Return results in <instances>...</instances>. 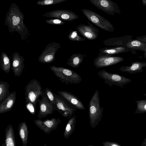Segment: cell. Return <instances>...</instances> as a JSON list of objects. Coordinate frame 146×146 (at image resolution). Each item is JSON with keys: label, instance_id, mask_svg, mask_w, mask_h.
<instances>
[{"label": "cell", "instance_id": "34", "mask_svg": "<svg viewBox=\"0 0 146 146\" xmlns=\"http://www.w3.org/2000/svg\"><path fill=\"white\" fill-rule=\"evenodd\" d=\"M102 144L104 146H121L119 143L109 141L103 142Z\"/></svg>", "mask_w": 146, "mask_h": 146}, {"label": "cell", "instance_id": "36", "mask_svg": "<svg viewBox=\"0 0 146 146\" xmlns=\"http://www.w3.org/2000/svg\"><path fill=\"white\" fill-rule=\"evenodd\" d=\"M141 146H146V138H145L142 142Z\"/></svg>", "mask_w": 146, "mask_h": 146}, {"label": "cell", "instance_id": "9", "mask_svg": "<svg viewBox=\"0 0 146 146\" xmlns=\"http://www.w3.org/2000/svg\"><path fill=\"white\" fill-rule=\"evenodd\" d=\"M58 112L64 117L69 119L78 109L68 103L60 95L54 94Z\"/></svg>", "mask_w": 146, "mask_h": 146}, {"label": "cell", "instance_id": "13", "mask_svg": "<svg viewBox=\"0 0 146 146\" xmlns=\"http://www.w3.org/2000/svg\"><path fill=\"white\" fill-rule=\"evenodd\" d=\"M87 22L88 25L80 24L76 27L77 30L85 38L89 40L96 39L98 36L99 29L89 21Z\"/></svg>", "mask_w": 146, "mask_h": 146}, {"label": "cell", "instance_id": "2", "mask_svg": "<svg viewBox=\"0 0 146 146\" xmlns=\"http://www.w3.org/2000/svg\"><path fill=\"white\" fill-rule=\"evenodd\" d=\"M104 108L101 107L99 92L98 89L95 92L89 103L88 112L90 123L92 128H95L101 121Z\"/></svg>", "mask_w": 146, "mask_h": 146}, {"label": "cell", "instance_id": "30", "mask_svg": "<svg viewBox=\"0 0 146 146\" xmlns=\"http://www.w3.org/2000/svg\"><path fill=\"white\" fill-rule=\"evenodd\" d=\"M68 39L71 41L81 42L86 40L85 38L80 36L77 31L75 30L72 31L68 36Z\"/></svg>", "mask_w": 146, "mask_h": 146}, {"label": "cell", "instance_id": "37", "mask_svg": "<svg viewBox=\"0 0 146 146\" xmlns=\"http://www.w3.org/2000/svg\"><path fill=\"white\" fill-rule=\"evenodd\" d=\"M142 2L144 5H146V0H142Z\"/></svg>", "mask_w": 146, "mask_h": 146}, {"label": "cell", "instance_id": "18", "mask_svg": "<svg viewBox=\"0 0 146 146\" xmlns=\"http://www.w3.org/2000/svg\"><path fill=\"white\" fill-rule=\"evenodd\" d=\"M16 98V92L14 91L9 94L0 105V113H3L10 111L14 107Z\"/></svg>", "mask_w": 146, "mask_h": 146}, {"label": "cell", "instance_id": "31", "mask_svg": "<svg viewBox=\"0 0 146 146\" xmlns=\"http://www.w3.org/2000/svg\"><path fill=\"white\" fill-rule=\"evenodd\" d=\"M44 92L49 101L56 107L54 93L50 89L46 88L44 90Z\"/></svg>", "mask_w": 146, "mask_h": 146}, {"label": "cell", "instance_id": "12", "mask_svg": "<svg viewBox=\"0 0 146 146\" xmlns=\"http://www.w3.org/2000/svg\"><path fill=\"white\" fill-rule=\"evenodd\" d=\"M44 17L58 19L63 21H70L76 20L79 16L74 12L65 9H56L43 14Z\"/></svg>", "mask_w": 146, "mask_h": 146}, {"label": "cell", "instance_id": "24", "mask_svg": "<svg viewBox=\"0 0 146 146\" xmlns=\"http://www.w3.org/2000/svg\"><path fill=\"white\" fill-rule=\"evenodd\" d=\"M126 46L131 50H139L144 52L146 50V43L137 39H132L129 41Z\"/></svg>", "mask_w": 146, "mask_h": 146}, {"label": "cell", "instance_id": "39", "mask_svg": "<svg viewBox=\"0 0 146 146\" xmlns=\"http://www.w3.org/2000/svg\"><path fill=\"white\" fill-rule=\"evenodd\" d=\"M145 83L146 84V80H145Z\"/></svg>", "mask_w": 146, "mask_h": 146}, {"label": "cell", "instance_id": "29", "mask_svg": "<svg viewBox=\"0 0 146 146\" xmlns=\"http://www.w3.org/2000/svg\"><path fill=\"white\" fill-rule=\"evenodd\" d=\"M68 0H38L36 4L38 5L48 6L59 4Z\"/></svg>", "mask_w": 146, "mask_h": 146}, {"label": "cell", "instance_id": "25", "mask_svg": "<svg viewBox=\"0 0 146 146\" xmlns=\"http://www.w3.org/2000/svg\"><path fill=\"white\" fill-rule=\"evenodd\" d=\"M76 123V116L74 115L69 119L66 126L63 134L65 139H68L72 135L74 131Z\"/></svg>", "mask_w": 146, "mask_h": 146}, {"label": "cell", "instance_id": "8", "mask_svg": "<svg viewBox=\"0 0 146 146\" xmlns=\"http://www.w3.org/2000/svg\"><path fill=\"white\" fill-rule=\"evenodd\" d=\"M60 47V44L56 42L47 44L38 58V61L42 63H50L55 59V54Z\"/></svg>", "mask_w": 146, "mask_h": 146}, {"label": "cell", "instance_id": "21", "mask_svg": "<svg viewBox=\"0 0 146 146\" xmlns=\"http://www.w3.org/2000/svg\"><path fill=\"white\" fill-rule=\"evenodd\" d=\"M14 130L12 125H8L5 129V145L6 146H16Z\"/></svg>", "mask_w": 146, "mask_h": 146}, {"label": "cell", "instance_id": "10", "mask_svg": "<svg viewBox=\"0 0 146 146\" xmlns=\"http://www.w3.org/2000/svg\"><path fill=\"white\" fill-rule=\"evenodd\" d=\"M125 58L109 55H98L94 60V66L100 68L114 65L122 62Z\"/></svg>", "mask_w": 146, "mask_h": 146}, {"label": "cell", "instance_id": "7", "mask_svg": "<svg viewBox=\"0 0 146 146\" xmlns=\"http://www.w3.org/2000/svg\"><path fill=\"white\" fill-rule=\"evenodd\" d=\"M90 3L98 9L107 14L114 15L115 14H121L119 7L111 0H89Z\"/></svg>", "mask_w": 146, "mask_h": 146}, {"label": "cell", "instance_id": "6", "mask_svg": "<svg viewBox=\"0 0 146 146\" xmlns=\"http://www.w3.org/2000/svg\"><path fill=\"white\" fill-rule=\"evenodd\" d=\"M97 74L110 87L115 85L122 87L125 84L130 83L131 81L130 79L117 74L110 73L105 70L98 72Z\"/></svg>", "mask_w": 146, "mask_h": 146}, {"label": "cell", "instance_id": "1", "mask_svg": "<svg viewBox=\"0 0 146 146\" xmlns=\"http://www.w3.org/2000/svg\"><path fill=\"white\" fill-rule=\"evenodd\" d=\"M24 17L19 7L15 3H12L6 13L5 22L9 32H17L23 40L27 39L30 35L27 27L24 23Z\"/></svg>", "mask_w": 146, "mask_h": 146}, {"label": "cell", "instance_id": "28", "mask_svg": "<svg viewBox=\"0 0 146 146\" xmlns=\"http://www.w3.org/2000/svg\"><path fill=\"white\" fill-rule=\"evenodd\" d=\"M137 108L134 112L136 114H142L146 112V100H136Z\"/></svg>", "mask_w": 146, "mask_h": 146}, {"label": "cell", "instance_id": "20", "mask_svg": "<svg viewBox=\"0 0 146 146\" xmlns=\"http://www.w3.org/2000/svg\"><path fill=\"white\" fill-rule=\"evenodd\" d=\"M130 49L127 47L103 48L100 49L98 55H109L113 56L120 53L127 52Z\"/></svg>", "mask_w": 146, "mask_h": 146}, {"label": "cell", "instance_id": "22", "mask_svg": "<svg viewBox=\"0 0 146 146\" xmlns=\"http://www.w3.org/2000/svg\"><path fill=\"white\" fill-rule=\"evenodd\" d=\"M19 135L23 146H27L29 131L27 125L25 121L20 123L18 125Z\"/></svg>", "mask_w": 146, "mask_h": 146}, {"label": "cell", "instance_id": "15", "mask_svg": "<svg viewBox=\"0 0 146 146\" xmlns=\"http://www.w3.org/2000/svg\"><path fill=\"white\" fill-rule=\"evenodd\" d=\"M12 56V64L11 69L15 76L19 77L25 68V58L17 52H13Z\"/></svg>", "mask_w": 146, "mask_h": 146}, {"label": "cell", "instance_id": "32", "mask_svg": "<svg viewBox=\"0 0 146 146\" xmlns=\"http://www.w3.org/2000/svg\"><path fill=\"white\" fill-rule=\"evenodd\" d=\"M25 107L27 110L33 115H35L36 113V106L31 101H25Z\"/></svg>", "mask_w": 146, "mask_h": 146}, {"label": "cell", "instance_id": "27", "mask_svg": "<svg viewBox=\"0 0 146 146\" xmlns=\"http://www.w3.org/2000/svg\"><path fill=\"white\" fill-rule=\"evenodd\" d=\"M7 82L0 81V102L1 103L10 94L9 89L10 86Z\"/></svg>", "mask_w": 146, "mask_h": 146}, {"label": "cell", "instance_id": "3", "mask_svg": "<svg viewBox=\"0 0 146 146\" xmlns=\"http://www.w3.org/2000/svg\"><path fill=\"white\" fill-rule=\"evenodd\" d=\"M50 68L62 83L67 85L76 84L82 81L81 77L70 69L55 66H51Z\"/></svg>", "mask_w": 146, "mask_h": 146}, {"label": "cell", "instance_id": "26", "mask_svg": "<svg viewBox=\"0 0 146 146\" xmlns=\"http://www.w3.org/2000/svg\"><path fill=\"white\" fill-rule=\"evenodd\" d=\"M0 65L1 68L4 72L7 74L9 72L11 67L10 59L7 54L4 52L1 53Z\"/></svg>", "mask_w": 146, "mask_h": 146}, {"label": "cell", "instance_id": "4", "mask_svg": "<svg viewBox=\"0 0 146 146\" xmlns=\"http://www.w3.org/2000/svg\"><path fill=\"white\" fill-rule=\"evenodd\" d=\"M81 11L92 23L106 31L110 32L114 31V28L111 23L98 13L88 9H82Z\"/></svg>", "mask_w": 146, "mask_h": 146}, {"label": "cell", "instance_id": "19", "mask_svg": "<svg viewBox=\"0 0 146 146\" xmlns=\"http://www.w3.org/2000/svg\"><path fill=\"white\" fill-rule=\"evenodd\" d=\"M146 67V62H132L131 65L126 66H122L119 68L120 71L130 74L142 72L143 67Z\"/></svg>", "mask_w": 146, "mask_h": 146}, {"label": "cell", "instance_id": "16", "mask_svg": "<svg viewBox=\"0 0 146 146\" xmlns=\"http://www.w3.org/2000/svg\"><path fill=\"white\" fill-rule=\"evenodd\" d=\"M59 94L70 105L78 109L84 110L85 107L82 102L75 95L66 91H57Z\"/></svg>", "mask_w": 146, "mask_h": 146}, {"label": "cell", "instance_id": "5", "mask_svg": "<svg viewBox=\"0 0 146 146\" xmlns=\"http://www.w3.org/2000/svg\"><path fill=\"white\" fill-rule=\"evenodd\" d=\"M40 83L37 80H31L25 87V100L31 101L35 106L40 96L44 94Z\"/></svg>", "mask_w": 146, "mask_h": 146}, {"label": "cell", "instance_id": "23", "mask_svg": "<svg viewBox=\"0 0 146 146\" xmlns=\"http://www.w3.org/2000/svg\"><path fill=\"white\" fill-rule=\"evenodd\" d=\"M87 57L85 54L80 53L73 54L68 60L67 64L70 66L74 68L78 67L82 62L84 58Z\"/></svg>", "mask_w": 146, "mask_h": 146}, {"label": "cell", "instance_id": "11", "mask_svg": "<svg viewBox=\"0 0 146 146\" xmlns=\"http://www.w3.org/2000/svg\"><path fill=\"white\" fill-rule=\"evenodd\" d=\"M41 96L42 98L39 99L38 101L40 108L37 115L39 118L45 117L48 115L52 113L54 110L58 111L57 107L49 101L44 92Z\"/></svg>", "mask_w": 146, "mask_h": 146}, {"label": "cell", "instance_id": "14", "mask_svg": "<svg viewBox=\"0 0 146 146\" xmlns=\"http://www.w3.org/2000/svg\"><path fill=\"white\" fill-rule=\"evenodd\" d=\"M33 121L35 125L40 130L45 133L49 134L52 131L57 128L61 120L59 118L56 119L54 117L44 121H42L40 119H38Z\"/></svg>", "mask_w": 146, "mask_h": 146}, {"label": "cell", "instance_id": "17", "mask_svg": "<svg viewBox=\"0 0 146 146\" xmlns=\"http://www.w3.org/2000/svg\"><path fill=\"white\" fill-rule=\"evenodd\" d=\"M132 36L127 35L120 37L108 38L103 41L104 44L108 46L127 47L126 44L132 40Z\"/></svg>", "mask_w": 146, "mask_h": 146}, {"label": "cell", "instance_id": "38", "mask_svg": "<svg viewBox=\"0 0 146 146\" xmlns=\"http://www.w3.org/2000/svg\"><path fill=\"white\" fill-rule=\"evenodd\" d=\"M144 57L146 58V50H145L144 53Z\"/></svg>", "mask_w": 146, "mask_h": 146}, {"label": "cell", "instance_id": "35", "mask_svg": "<svg viewBox=\"0 0 146 146\" xmlns=\"http://www.w3.org/2000/svg\"><path fill=\"white\" fill-rule=\"evenodd\" d=\"M136 39L142 41L146 43V35H144L142 36H137Z\"/></svg>", "mask_w": 146, "mask_h": 146}, {"label": "cell", "instance_id": "33", "mask_svg": "<svg viewBox=\"0 0 146 146\" xmlns=\"http://www.w3.org/2000/svg\"><path fill=\"white\" fill-rule=\"evenodd\" d=\"M45 21L47 24L56 25H61L65 23L63 20L56 18L46 19Z\"/></svg>", "mask_w": 146, "mask_h": 146}]
</instances>
